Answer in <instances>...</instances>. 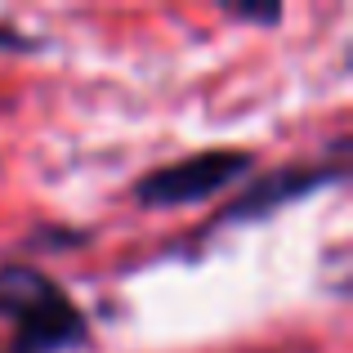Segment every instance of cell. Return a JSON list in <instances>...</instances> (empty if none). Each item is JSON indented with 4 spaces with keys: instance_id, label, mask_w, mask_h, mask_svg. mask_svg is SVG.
Instances as JSON below:
<instances>
[{
    "instance_id": "cell-2",
    "label": "cell",
    "mask_w": 353,
    "mask_h": 353,
    "mask_svg": "<svg viewBox=\"0 0 353 353\" xmlns=\"http://www.w3.org/2000/svg\"><path fill=\"white\" fill-rule=\"evenodd\" d=\"M259 157L246 148H201L188 152L170 165L139 174L134 179V201L143 210H183V206H201V201L219 197V192L237 188L255 174Z\"/></svg>"
},
{
    "instance_id": "cell-3",
    "label": "cell",
    "mask_w": 353,
    "mask_h": 353,
    "mask_svg": "<svg viewBox=\"0 0 353 353\" xmlns=\"http://www.w3.org/2000/svg\"><path fill=\"white\" fill-rule=\"evenodd\" d=\"M345 179H349V139H336L331 157H318V161H295V165H282V170H273V174L250 179L246 192L233 197L215 219H210L206 233L259 224V219L277 215V210L295 206V201H309L313 192H322V188H340Z\"/></svg>"
},
{
    "instance_id": "cell-5",
    "label": "cell",
    "mask_w": 353,
    "mask_h": 353,
    "mask_svg": "<svg viewBox=\"0 0 353 353\" xmlns=\"http://www.w3.org/2000/svg\"><path fill=\"white\" fill-rule=\"evenodd\" d=\"M224 18H233V23H246V27H277L282 23V5H224Z\"/></svg>"
},
{
    "instance_id": "cell-4",
    "label": "cell",
    "mask_w": 353,
    "mask_h": 353,
    "mask_svg": "<svg viewBox=\"0 0 353 353\" xmlns=\"http://www.w3.org/2000/svg\"><path fill=\"white\" fill-rule=\"evenodd\" d=\"M50 50V41L36 32H23L18 23H9V18H0V54H41Z\"/></svg>"
},
{
    "instance_id": "cell-1",
    "label": "cell",
    "mask_w": 353,
    "mask_h": 353,
    "mask_svg": "<svg viewBox=\"0 0 353 353\" xmlns=\"http://www.w3.org/2000/svg\"><path fill=\"white\" fill-rule=\"evenodd\" d=\"M0 318L9 322L5 353H81L94 345L90 313L36 264H0Z\"/></svg>"
}]
</instances>
